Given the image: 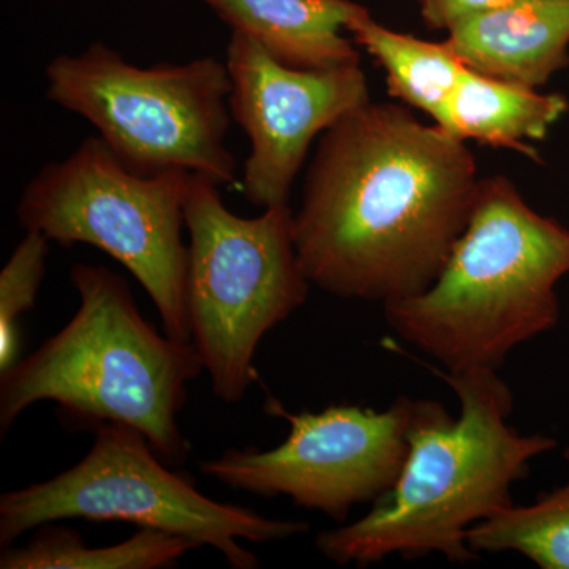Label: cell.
<instances>
[{
  "mask_svg": "<svg viewBox=\"0 0 569 569\" xmlns=\"http://www.w3.org/2000/svg\"><path fill=\"white\" fill-rule=\"evenodd\" d=\"M466 141L407 108L366 103L325 130L295 213L299 266L320 290L381 305L426 291L477 203Z\"/></svg>",
  "mask_w": 569,
  "mask_h": 569,
  "instance_id": "obj_1",
  "label": "cell"
},
{
  "mask_svg": "<svg viewBox=\"0 0 569 569\" xmlns=\"http://www.w3.org/2000/svg\"><path fill=\"white\" fill-rule=\"evenodd\" d=\"M441 377L458 396L459 418L436 400H415L399 478L365 518L318 535L326 559L358 567L395 553L475 560L468 530L515 505L511 486L531 460L557 448L553 438L508 425L515 399L497 370Z\"/></svg>",
  "mask_w": 569,
  "mask_h": 569,
  "instance_id": "obj_2",
  "label": "cell"
},
{
  "mask_svg": "<svg viewBox=\"0 0 569 569\" xmlns=\"http://www.w3.org/2000/svg\"><path fill=\"white\" fill-rule=\"evenodd\" d=\"M80 307L58 335L0 373V433L33 403L54 402L71 425L133 427L167 463L190 447L178 425L190 381L203 372L192 342L160 336L129 283L104 266L77 264Z\"/></svg>",
  "mask_w": 569,
  "mask_h": 569,
  "instance_id": "obj_3",
  "label": "cell"
},
{
  "mask_svg": "<svg viewBox=\"0 0 569 569\" xmlns=\"http://www.w3.org/2000/svg\"><path fill=\"white\" fill-rule=\"evenodd\" d=\"M569 230L533 211L503 176L481 179L466 231L436 282L385 305L400 339L447 372L498 370L520 343L559 323Z\"/></svg>",
  "mask_w": 569,
  "mask_h": 569,
  "instance_id": "obj_4",
  "label": "cell"
},
{
  "mask_svg": "<svg viewBox=\"0 0 569 569\" xmlns=\"http://www.w3.org/2000/svg\"><path fill=\"white\" fill-rule=\"evenodd\" d=\"M293 220L288 204L253 219L236 216L217 183L190 176L183 200L190 331L222 402L244 399L257 380L261 340L306 302L310 282L296 254Z\"/></svg>",
  "mask_w": 569,
  "mask_h": 569,
  "instance_id": "obj_5",
  "label": "cell"
},
{
  "mask_svg": "<svg viewBox=\"0 0 569 569\" xmlns=\"http://www.w3.org/2000/svg\"><path fill=\"white\" fill-rule=\"evenodd\" d=\"M44 74L48 99L91 122L133 173L186 170L234 186L227 62L206 56L144 69L96 41L78 54L56 56Z\"/></svg>",
  "mask_w": 569,
  "mask_h": 569,
  "instance_id": "obj_6",
  "label": "cell"
},
{
  "mask_svg": "<svg viewBox=\"0 0 569 569\" xmlns=\"http://www.w3.org/2000/svg\"><path fill=\"white\" fill-rule=\"evenodd\" d=\"M190 176L133 173L97 134L33 176L18 201V223L59 246L88 244L110 254L148 291L164 335L192 342L189 246L181 238Z\"/></svg>",
  "mask_w": 569,
  "mask_h": 569,
  "instance_id": "obj_7",
  "label": "cell"
},
{
  "mask_svg": "<svg viewBox=\"0 0 569 569\" xmlns=\"http://www.w3.org/2000/svg\"><path fill=\"white\" fill-rule=\"evenodd\" d=\"M91 451L70 470L0 497V545L10 548L29 530L63 519L121 520L193 539L222 553L234 569L260 561L242 548L283 541L309 530L307 522L269 519L253 509L220 503L168 470L164 460L133 427H93Z\"/></svg>",
  "mask_w": 569,
  "mask_h": 569,
  "instance_id": "obj_8",
  "label": "cell"
},
{
  "mask_svg": "<svg viewBox=\"0 0 569 569\" xmlns=\"http://www.w3.org/2000/svg\"><path fill=\"white\" fill-rule=\"evenodd\" d=\"M268 408L290 421L287 440L268 451L228 449L220 458L201 460L204 477L254 496L291 498L337 522L395 486L408 455L413 399L400 397L385 411L337 406L288 413L276 400Z\"/></svg>",
  "mask_w": 569,
  "mask_h": 569,
  "instance_id": "obj_9",
  "label": "cell"
},
{
  "mask_svg": "<svg viewBox=\"0 0 569 569\" xmlns=\"http://www.w3.org/2000/svg\"><path fill=\"white\" fill-rule=\"evenodd\" d=\"M231 118L249 137L239 189L260 208L288 204L310 144L347 112L370 102L359 63L328 70L282 66L246 33L231 31L227 48Z\"/></svg>",
  "mask_w": 569,
  "mask_h": 569,
  "instance_id": "obj_10",
  "label": "cell"
},
{
  "mask_svg": "<svg viewBox=\"0 0 569 569\" xmlns=\"http://www.w3.org/2000/svg\"><path fill=\"white\" fill-rule=\"evenodd\" d=\"M448 32L463 66L496 80L537 89L569 66V0H516Z\"/></svg>",
  "mask_w": 569,
  "mask_h": 569,
  "instance_id": "obj_11",
  "label": "cell"
},
{
  "mask_svg": "<svg viewBox=\"0 0 569 569\" xmlns=\"http://www.w3.org/2000/svg\"><path fill=\"white\" fill-rule=\"evenodd\" d=\"M231 31L257 40L271 58L298 70L359 63L342 29L366 11L351 0H204Z\"/></svg>",
  "mask_w": 569,
  "mask_h": 569,
  "instance_id": "obj_12",
  "label": "cell"
},
{
  "mask_svg": "<svg viewBox=\"0 0 569 569\" xmlns=\"http://www.w3.org/2000/svg\"><path fill=\"white\" fill-rule=\"evenodd\" d=\"M568 108L560 93H539L467 67L436 126L460 141L512 149L539 162L526 140H545Z\"/></svg>",
  "mask_w": 569,
  "mask_h": 569,
  "instance_id": "obj_13",
  "label": "cell"
},
{
  "mask_svg": "<svg viewBox=\"0 0 569 569\" xmlns=\"http://www.w3.org/2000/svg\"><path fill=\"white\" fill-rule=\"evenodd\" d=\"M355 41L387 71L389 96L427 112L438 122L467 69L447 43H430L389 31L362 11L347 26Z\"/></svg>",
  "mask_w": 569,
  "mask_h": 569,
  "instance_id": "obj_14",
  "label": "cell"
},
{
  "mask_svg": "<svg viewBox=\"0 0 569 569\" xmlns=\"http://www.w3.org/2000/svg\"><path fill=\"white\" fill-rule=\"evenodd\" d=\"M203 546L162 530L141 529L132 538L107 548H88L77 531L41 526L22 548H3L2 569H162Z\"/></svg>",
  "mask_w": 569,
  "mask_h": 569,
  "instance_id": "obj_15",
  "label": "cell"
},
{
  "mask_svg": "<svg viewBox=\"0 0 569 569\" xmlns=\"http://www.w3.org/2000/svg\"><path fill=\"white\" fill-rule=\"evenodd\" d=\"M467 541L475 553L512 550L539 568L569 569V481L529 507L511 505L478 522Z\"/></svg>",
  "mask_w": 569,
  "mask_h": 569,
  "instance_id": "obj_16",
  "label": "cell"
},
{
  "mask_svg": "<svg viewBox=\"0 0 569 569\" xmlns=\"http://www.w3.org/2000/svg\"><path fill=\"white\" fill-rule=\"evenodd\" d=\"M50 242L39 231H26L0 271V373L21 359L20 320L36 307L37 293L47 272Z\"/></svg>",
  "mask_w": 569,
  "mask_h": 569,
  "instance_id": "obj_17",
  "label": "cell"
},
{
  "mask_svg": "<svg viewBox=\"0 0 569 569\" xmlns=\"http://www.w3.org/2000/svg\"><path fill=\"white\" fill-rule=\"evenodd\" d=\"M422 21L433 31H449L460 21L507 7L516 0H418Z\"/></svg>",
  "mask_w": 569,
  "mask_h": 569,
  "instance_id": "obj_18",
  "label": "cell"
}]
</instances>
